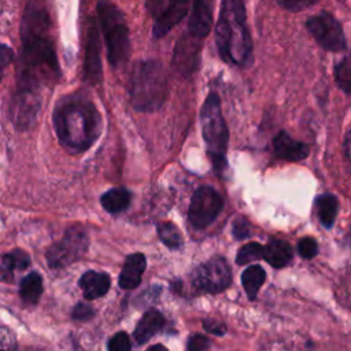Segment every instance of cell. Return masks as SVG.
I'll list each match as a JSON object with an SVG mask.
<instances>
[{
  "label": "cell",
  "mask_w": 351,
  "mask_h": 351,
  "mask_svg": "<svg viewBox=\"0 0 351 351\" xmlns=\"http://www.w3.org/2000/svg\"><path fill=\"white\" fill-rule=\"evenodd\" d=\"M49 15L38 4H29L21 22L22 49L16 67V88L37 90L52 86L60 77L59 62L49 34Z\"/></svg>",
  "instance_id": "1"
},
{
  "label": "cell",
  "mask_w": 351,
  "mask_h": 351,
  "mask_svg": "<svg viewBox=\"0 0 351 351\" xmlns=\"http://www.w3.org/2000/svg\"><path fill=\"white\" fill-rule=\"evenodd\" d=\"M59 143L71 154L88 151L101 132V115L85 92L60 97L52 114Z\"/></svg>",
  "instance_id": "2"
},
{
  "label": "cell",
  "mask_w": 351,
  "mask_h": 351,
  "mask_svg": "<svg viewBox=\"0 0 351 351\" xmlns=\"http://www.w3.org/2000/svg\"><path fill=\"white\" fill-rule=\"evenodd\" d=\"M215 44L221 58L236 66H248L252 59V40L247 26L243 0H222L215 25Z\"/></svg>",
  "instance_id": "3"
},
{
  "label": "cell",
  "mask_w": 351,
  "mask_h": 351,
  "mask_svg": "<svg viewBox=\"0 0 351 351\" xmlns=\"http://www.w3.org/2000/svg\"><path fill=\"white\" fill-rule=\"evenodd\" d=\"M130 104L137 111H155L167 97V78L158 60H141L136 63L129 81Z\"/></svg>",
  "instance_id": "4"
},
{
  "label": "cell",
  "mask_w": 351,
  "mask_h": 351,
  "mask_svg": "<svg viewBox=\"0 0 351 351\" xmlns=\"http://www.w3.org/2000/svg\"><path fill=\"white\" fill-rule=\"evenodd\" d=\"M97 25L100 26L107 59L110 64L117 69L123 66L130 55L129 27L123 12L110 0H99L96 5Z\"/></svg>",
  "instance_id": "5"
},
{
  "label": "cell",
  "mask_w": 351,
  "mask_h": 351,
  "mask_svg": "<svg viewBox=\"0 0 351 351\" xmlns=\"http://www.w3.org/2000/svg\"><path fill=\"white\" fill-rule=\"evenodd\" d=\"M200 123L207 154L213 167L219 173L226 167L229 132L222 117L221 101L217 93H210L204 100L200 111Z\"/></svg>",
  "instance_id": "6"
},
{
  "label": "cell",
  "mask_w": 351,
  "mask_h": 351,
  "mask_svg": "<svg viewBox=\"0 0 351 351\" xmlns=\"http://www.w3.org/2000/svg\"><path fill=\"white\" fill-rule=\"evenodd\" d=\"M89 248V237L86 230L80 225L66 229L59 241L51 244L45 252L47 263L51 269H63L80 261Z\"/></svg>",
  "instance_id": "7"
},
{
  "label": "cell",
  "mask_w": 351,
  "mask_h": 351,
  "mask_svg": "<svg viewBox=\"0 0 351 351\" xmlns=\"http://www.w3.org/2000/svg\"><path fill=\"white\" fill-rule=\"evenodd\" d=\"M232 281V271L225 258L214 256L199 265L192 273V284L202 292L219 293Z\"/></svg>",
  "instance_id": "8"
},
{
  "label": "cell",
  "mask_w": 351,
  "mask_h": 351,
  "mask_svg": "<svg viewBox=\"0 0 351 351\" xmlns=\"http://www.w3.org/2000/svg\"><path fill=\"white\" fill-rule=\"evenodd\" d=\"M306 27L314 40L326 51L340 52L347 48L346 36L339 21L329 12L322 11L307 19Z\"/></svg>",
  "instance_id": "9"
},
{
  "label": "cell",
  "mask_w": 351,
  "mask_h": 351,
  "mask_svg": "<svg viewBox=\"0 0 351 351\" xmlns=\"http://www.w3.org/2000/svg\"><path fill=\"white\" fill-rule=\"evenodd\" d=\"M223 200L221 195L211 186H200L192 195L188 218L197 229H204L218 217L222 210Z\"/></svg>",
  "instance_id": "10"
},
{
  "label": "cell",
  "mask_w": 351,
  "mask_h": 351,
  "mask_svg": "<svg viewBox=\"0 0 351 351\" xmlns=\"http://www.w3.org/2000/svg\"><path fill=\"white\" fill-rule=\"evenodd\" d=\"M41 92L29 89H15L10 104V117L18 130H29L40 112L43 99Z\"/></svg>",
  "instance_id": "11"
},
{
  "label": "cell",
  "mask_w": 351,
  "mask_h": 351,
  "mask_svg": "<svg viewBox=\"0 0 351 351\" xmlns=\"http://www.w3.org/2000/svg\"><path fill=\"white\" fill-rule=\"evenodd\" d=\"M101 59H100V37H99V25L90 18L86 29L85 40V56H84V77L85 80L96 85L101 81Z\"/></svg>",
  "instance_id": "12"
},
{
  "label": "cell",
  "mask_w": 351,
  "mask_h": 351,
  "mask_svg": "<svg viewBox=\"0 0 351 351\" xmlns=\"http://www.w3.org/2000/svg\"><path fill=\"white\" fill-rule=\"evenodd\" d=\"M192 0H169L165 11L155 19L152 27V36L155 38H160L166 36L189 11Z\"/></svg>",
  "instance_id": "13"
},
{
  "label": "cell",
  "mask_w": 351,
  "mask_h": 351,
  "mask_svg": "<svg viewBox=\"0 0 351 351\" xmlns=\"http://www.w3.org/2000/svg\"><path fill=\"white\" fill-rule=\"evenodd\" d=\"M213 27V8L210 0H192L188 33L195 38H204Z\"/></svg>",
  "instance_id": "14"
},
{
  "label": "cell",
  "mask_w": 351,
  "mask_h": 351,
  "mask_svg": "<svg viewBox=\"0 0 351 351\" xmlns=\"http://www.w3.org/2000/svg\"><path fill=\"white\" fill-rule=\"evenodd\" d=\"M199 41V38L192 37L189 33L178 41L174 52V64L180 71L189 74L196 67L200 52Z\"/></svg>",
  "instance_id": "15"
},
{
  "label": "cell",
  "mask_w": 351,
  "mask_h": 351,
  "mask_svg": "<svg viewBox=\"0 0 351 351\" xmlns=\"http://www.w3.org/2000/svg\"><path fill=\"white\" fill-rule=\"evenodd\" d=\"M274 154L284 160L289 162H300L308 156V145L293 140L287 132H280L273 140Z\"/></svg>",
  "instance_id": "16"
},
{
  "label": "cell",
  "mask_w": 351,
  "mask_h": 351,
  "mask_svg": "<svg viewBox=\"0 0 351 351\" xmlns=\"http://www.w3.org/2000/svg\"><path fill=\"white\" fill-rule=\"evenodd\" d=\"M147 266V259L144 254L134 252L126 256L122 270L118 277V284L122 289H133L140 285L143 273Z\"/></svg>",
  "instance_id": "17"
},
{
  "label": "cell",
  "mask_w": 351,
  "mask_h": 351,
  "mask_svg": "<svg viewBox=\"0 0 351 351\" xmlns=\"http://www.w3.org/2000/svg\"><path fill=\"white\" fill-rule=\"evenodd\" d=\"M78 285L86 300H93L104 296L111 287V278L104 271L86 270L78 280Z\"/></svg>",
  "instance_id": "18"
},
{
  "label": "cell",
  "mask_w": 351,
  "mask_h": 351,
  "mask_svg": "<svg viewBox=\"0 0 351 351\" xmlns=\"http://www.w3.org/2000/svg\"><path fill=\"white\" fill-rule=\"evenodd\" d=\"M32 261L26 251L15 248L0 255V281L11 282L16 271H22L30 266Z\"/></svg>",
  "instance_id": "19"
},
{
  "label": "cell",
  "mask_w": 351,
  "mask_h": 351,
  "mask_svg": "<svg viewBox=\"0 0 351 351\" xmlns=\"http://www.w3.org/2000/svg\"><path fill=\"white\" fill-rule=\"evenodd\" d=\"M165 325V317L162 315L160 311L151 308L148 310L141 319L138 321L134 332H133V337L136 340L137 344H144L147 343L151 337H154L158 332L162 330Z\"/></svg>",
  "instance_id": "20"
},
{
  "label": "cell",
  "mask_w": 351,
  "mask_h": 351,
  "mask_svg": "<svg viewBox=\"0 0 351 351\" xmlns=\"http://www.w3.org/2000/svg\"><path fill=\"white\" fill-rule=\"evenodd\" d=\"M263 259L276 269L284 267L292 259V247L284 240L271 239L263 247Z\"/></svg>",
  "instance_id": "21"
},
{
  "label": "cell",
  "mask_w": 351,
  "mask_h": 351,
  "mask_svg": "<svg viewBox=\"0 0 351 351\" xmlns=\"http://www.w3.org/2000/svg\"><path fill=\"white\" fill-rule=\"evenodd\" d=\"M132 202V193L123 186L112 188L104 192L100 197V204L110 214H118L125 211Z\"/></svg>",
  "instance_id": "22"
},
{
  "label": "cell",
  "mask_w": 351,
  "mask_h": 351,
  "mask_svg": "<svg viewBox=\"0 0 351 351\" xmlns=\"http://www.w3.org/2000/svg\"><path fill=\"white\" fill-rule=\"evenodd\" d=\"M43 277L38 271H30L19 282V296L26 304H36L43 295Z\"/></svg>",
  "instance_id": "23"
},
{
  "label": "cell",
  "mask_w": 351,
  "mask_h": 351,
  "mask_svg": "<svg viewBox=\"0 0 351 351\" xmlns=\"http://www.w3.org/2000/svg\"><path fill=\"white\" fill-rule=\"evenodd\" d=\"M314 206L317 208V214L319 218V222L326 229H330L335 223L337 208H339V200L335 195H321L315 199Z\"/></svg>",
  "instance_id": "24"
},
{
  "label": "cell",
  "mask_w": 351,
  "mask_h": 351,
  "mask_svg": "<svg viewBox=\"0 0 351 351\" xmlns=\"http://www.w3.org/2000/svg\"><path fill=\"white\" fill-rule=\"evenodd\" d=\"M265 278H266V273L263 267L259 265H251L243 271L241 284L250 300H254L256 298L259 288L265 282Z\"/></svg>",
  "instance_id": "25"
},
{
  "label": "cell",
  "mask_w": 351,
  "mask_h": 351,
  "mask_svg": "<svg viewBox=\"0 0 351 351\" xmlns=\"http://www.w3.org/2000/svg\"><path fill=\"white\" fill-rule=\"evenodd\" d=\"M158 236L170 250H178L182 245V236L178 228L171 222H160L158 225Z\"/></svg>",
  "instance_id": "26"
},
{
  "label": "cell",
  "mask_w": 351,
  "mask_h": 351,
  "mask_svg": "<svg viewBox=\"0 0 351 351\" xmlns=\"http://www.w3.org/2000/svg\"><path fill=\"white\" fill-rule=\"evenodd\" d=\"M335 80L339 88L350 93L351 92V49L348 53L336 64L335 67Z\"/></svg>",
  "instance_id": "27"
},
{
  "label": "cell",
  "mask_w": 351,
  "mask_h": 351,
  "mask_svg": "<svg viewBox=\"0 0 351 351\" xmlns=\"http://www.w3.org/2000/svg\"><path fill=\"white\" fill-rule=\"evenodd\" d=\"M263 258V245H261L259 243H248L245 245H243L236 256V263L237 265H247L251 263L254 261H258Z\"/></svg>",
  "instance_id": "28"
},
{
  "label": "cell",
  "mask_w": 351,
  "mask_h": 351,
  "mask_svg": "<svg viewBox=\"0 0 351 351\" xmlns=\"http://www.w3.org/2000/svg\"><path fill=\"white\" fill-rule=\"evenodd\" d=\"M130 348L132 344L126 332L115 333L107 343V350L110 351H129Z\"/></svg>",
  "instance_id": "29"
},
{
  "label": "cell",
  "mask_w": 351,
  "mask_h": 351,
  "mask_svg": "<svg viewBox=\"0 0 351 351\" xmlns=\"http://www.w3.org/2000/svg\"><path fill=\"white\" fill-rule=\"evenodd\" d=\"M298 252L302 258L310 259L317 255L318 252V244L313 237H303L298 243Z\"/></svg>",
  "instance_id": "30"
},
{
  "label": "cell",
  "mask_w": 351,
  "mask_h": 351,
  "mask_svg": "<svg viewBox=\"0 0 351 351\" xmlns=\"http://www.w3.org/2000/svg\"><path fill=\"white\" fill-rule=\"evenodd\" d=\"M18 348L14 330L7 326H0V351H12Z\"/></svg>",
  "instance_id": "31"
},
{
  "label": "cell",
  "mask_w": 351,
  "mask_h": 351,
  "mask_svg": "<svg viewBox=\"0 0 351 351\" xmlns=\"http://www.w3.org/2000/svg\"><path fill=\"white\" fill-rule=\"evenodd\" d=\"M277 4L291 12H299L303 11L311 5H314L318 0H276Z\"/></svg>",
  "instance_id": "32"
},
{
  "label": "cell",
  "mask_w": 351,
  "mask_h": 351,
  "mask_svg": "<svg viewBox=\"0 0 351 351\" xmlns=\"http://www.w3.org/2000/svg\"><path fill=\"white\" fill-rule=\"evenodd\" d=\"M71 317L77 321H88L95 317V310L88 303H77L71 311Z\"/></svg>",
  "instance_id": "33"
},
{
  "label": "cell",
  "mask_w": 351,
  "mask_h": 351,
  "mask_svg": "<svg viewBox=\"0 0 351 351\" xmlns=\"http://www.w3.org/2000/svg\"><path fill=\"white\" fill-rule=\"evenodd\" d=\"M14 59V51L5 45V44H0V81L3 80V75L7 70V67L10 66V63Z\"/></svg>",
  "instance_id": "34"
},
{
  "label": "cell",
  "mask_w": 351,
  "mask_h": 351,
  "mask_svg": "<svg viewBox=\"0 0 351 351\" xmlns=\"http://www.w3.org/2000/svg\"><path fill=\"white\" fill-rule=\"evenodd\" d=\"M232 233L236 239L241 240V239H245L250 236V226H248V222L244 219V218H237L233 221V225H232Z\"/></svg>",
  "instance_id": "35"
},
{
  "label": "cell",
  "mask_w": 351,
  "mask_h": 351,
  "mask_svg": "<svg viewBox=\"0 0 351 351\" xmlns=\"http://www.w3.org/2000/svg\"><path fill=\"white\" fill-rule=\"evenodd\" d=\"M210 347V340L203 335H193L189 337L186 348L191 351H203Z\"/></svg>",
  "instance_id": "36"
},
{
  "label": "cell",
  "mask_w": 351,
  "mask_h": 351,
  "mask_svg": "<svg viewBox=\"0 0 351 351\" xmlns=\"http://www.w3.org/2000/svg\"><path fill=\"white\" fill-rule=\"evenodd\" d=\"M203 326L207 332H210L213 335H217V336H222L226 332V326L222 322L217 321V319L207 318V319L203 321Z\"/></svg>",
  "instance_id": "37"
},
{
  "label": "cell",
  "mask_w": 351,
  "mask_h": 351,
  "mask_svg": "<svg viewBox=\"0 0 351 351\" xmlns=\"http://www.w3.org/2000/svg\"><path fill=\"white\" fill-rule=\"evenodd\" d=\"M145 5L154 19H156L166 8L165 0H145Z\"/></svg>",
  "instance_id": "38"
},
{
  "label": "cell",
  "mask_w": 351,
  "mask_h": 351,
  "mask_svg": "<svg viewBox=\"0 0 351 351\" xmlns=\"http://www.w3.org/2000/svg\"><path fill=\"white\" fill-rule=\"evenodd\" d=\"M344 154L347 159L351 162V130L346 134V138H344Z\"/></svg>",
  "instance_id": "39"
},
{
  "label": "cell",
  "mask_w": 351,
  "mask_h": 351,
  "mask_svg": "<svg viewBox=\"0 0 351 351\" xmlns=\"http://www.w3.org/2000/svg\"><path fill=\"white\" fill-rule=\"evenodd\" d=\"M166 350L165 347H162V346H152V347H149V350Z\"/></svg>",
  "instance_id": "40"
}]
</instances>
